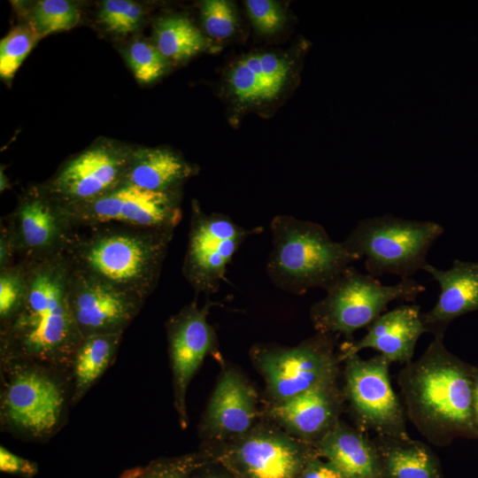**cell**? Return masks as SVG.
I'll list each match as a JSON object with an SVG mask.
<instances>
[{"label":"cell","instance_id":"cell-13","mask_svg":"<svg viewBox=\"0 0 478 478\" xmlns=\"http://www.w3.org/2000/svg\"><path fill=\"white\" fill-rule=\"evenodd\" d=\"M73 230L62 209L41 189L19 201L1 234L13 257L28 260L61 253Z\"/></svg>","mask_w":478,"mask_h":478},{"label":"cell","instance_id":"cell-27","mask_svg":"<svg viewBox=\"0 0 478 478\" xmlns=\"http://www.w3.org/2000/svg\"><path fill=\"white\" fill-rule=\"evenodd\" d=\"M80 11L76 4L66 0L37 1L31 14L30 25L39 38L68 30L77 25Z\"/></svg>","mask_w":478,"mask_h":478},{"label":"cell","instance_id":"cell-11","mask_svg":"<svg viewBox=\"0 0 478 478\" xmlns=\"http://www.w3.org/2000/svg\"><path fill=\"white\" fill-rule=\"evenodd\" d=\"M62 211L73 228L119 224L174 229L181 219L177 190L152 191L127 183L91 202Z\"/></svg>","mask_w":478,"mask_h":478},{"label":"cell","instance_id":"cell-15","mask_svg":"<svg viewBox=\"0 0 478 478\" xmlns=\"http://www.w3.org/2000/svg\"><path fill=\"white\" fill-rule=\"evenodd\" d=\"M68 298L74 322L83 338L123 334L144 305L71 269Z\"/></svg>","mask_w":478,"mask_h":478},{"label":"cell","instance_id":"cell-7","mask_svg":"<svg viewBox=\"0 0 478 478\" xmlns=\"http://www.w3.org/2000/svg\"><path fill=\"white\" fill-rule=\"evenodd\" d=\"M425 289L412 277L383 285L349 266L325 289L326 296L312 305L310 315L318 332L351 338L358 329L370 326L392 301H414Z\"/></svg>","mask_w":478,"mask_h":478},{"label":"cell","instance_id":"cell-32","mask_svg":"<svg viewBox=\"0 0 478 478\" xmlns=\"http://www.w3.org/2000/svg\"><path fill=\"white\" fill-rule=\"evenodd\" d=\"M25 294V273L21 261L0 272V324L10 320L19 310Z\"/></svg>","mask_w":478,"mask_h":478},{"label":"cell","instance_id":"cell-10","mask_svg":"<svg viewBox=\"0 0 478 478\" xmlns=\"http://www.w3.org/2000/svg\"><path fill=\"white\" fill-rule=\"evenodd\" d=\"M344 398L362 428L378 437L406 436L405 410L389 377L390 362L382 355L344 360Z\"/></svg>","mask_w":478,"mask_h":478},{"label":"cell","instance_id":"cell-17","mask_svg":"<svg viewBox=\"0 0 478 478\" xmlns=\"http://www.w3.org/2000/svg\"><path fill=\"white\" fill-rule=\"evenodd\" d=\"M426 332L420 307L417 305H399L380 315L367 327V332L361 339L343 343L339 358L343 361L349 356L371 348L390 363L406 365L412 361L416 343Z\"/></svg>","mask_w":478,"mask_h":478},{"label":"cell","instance_id":"cell-21","mask_svg":"<svg viewBox=\"0 0 478 478\" xmlns=\"http://www.w3.org/2000/svg\"><path fill=\"white\" fill-rule=\"evenodd\" d=\"M313 447L347 478H386L374 440L340 420Z\"/></svg>","mask_w":478,"mask_h":478},{"label":"cell","instance_id":"cell-26","mask_svg":"<svg viewBox=\"0 0 478 478\" xmlns=\"http://www.w3.org/2000/svg\"><path fill=\"white\" fill-rule=\"evenodd\" d=\"M156 47L169 62L188 59L206 45L204 36L186 17L173 15L158 21L155 27Z\"/></svg>","mask_w":478,"mask_h":478},{"label":"cell","instance_id":"cell-4","mask_svg":"<svg viewBox=\"0 0 478 478\" xmlns=\"http://www.w3.org/2000/svg\"><path fill=\"white\" fill-rule=\"evenodd\" d=\"M70 405V374L32 360L0 359L2 432L46 442L66 425Z\"/></svg>","mask_w":478,"mask_h":478},{"label":"cell","instance_id":"cell-35","mask_svg":"<svg viewBox=\"0 0 478 478\" xmlns=\"http://www.w3.org/2000/svg\"><path fill=\"white\" fill-rule=\"evenodd\" d=\"M0 469L2 472L17 474L23 477H32L38 471L37 465L27 459L21 458L5 447H0Z\"/></svg>","mask_w":478,"mask_h":478},{"label":"cell","instance_id":"cell-19","mask_svg":"<svg viewBox=\"0 0 478 478\" xmlns=\"http://www.w3.org/2000/svg\"><path fill=\"white\" fill-rule=\"evenodd\" d=\"M440 287L434 307L421 314L427 332L444 335L455 319L478 311V262L455 259L452 266L441 270L427 264L424 268Z\"/></svg>","mask_w":478,"mask_h":478},{"label":"cell","instance_id":"cell-20","mask_svg":"<svg viewBox=\"0 0 478 478\" xmlns=\"http://www.w3.org/2000/svg\"><path fill=\"white\" fill-rule=\"evenodd\" d=\"M257 394L237 372L221 374L208 404L203 430L212 436H243L257 412Z\"/></svg>","mask_w":478,"mask_h":478},{"label":"cell","instance_id":"cell-28","mask_svg":"<svg viewBox=\"0 0 478 478\" xmlns=\"http://www.w3.org/2000/svg\"><path fill=\"white\" fill-rule=\"evenodd\" d=\"M31 25L17 26L0 42V75L12 79L23 60L39 40Z\"/></svg>","mask_w":478,"mask_h":478},{"label":"cell","instance_id":"cell-38","mask_svg":"<svg viewBox=\"0 0 478 478\" xmlns=\"http://www.w3.org/2000/svg\"><path fill=\"white\" fill-rule=\"evenodd\" d=\"M204 478H223L220 475H216V474H209L207 476H205Z\"/></svg>","mask_w":478,"mask_h":478},{"label":"cell","instance_id":"cell-23","mask_svg":"<svg viewBox=\"0 0 478 478\" xmlns=\"http://www.w3.org/2000/svg\"><path fill=\"white\" fill-rule=\"evenodd\" d=\"M194 173V168L172 150L145 149L133 152L123 183L152 191H175Z\"/></svg>","mask_w":478,"mask_h":478},{"label":"cell","instance_id":"cell-30","mask_svg":"<svg viewBox=\"0 0 478 478\" xmlns=\"http://www.w3.org/2000/svg\"><path fill=\"white\" fill-rule=\"evenodd\" d=\"M98 19L108 31L124 35L139 27L143 10L133 1L106 0L102 3Z\"/></svg>","mask_w":478,"mask_h":478},{"label":"cell","instance_id":"cell-31","mask_svg":"<svg viewBox=\"0 0 478 478\" xmlns=\"http://www.w3.org/2000/svg\"><path fill=\"white\" fill-rule=\"evenodd\" d=\"M201 18L205 33L214 39H227L234 35L237 27L235 9L229 1H204Z\"/></svg>","mask_w":478,"mask_h":478},{"label":"cell","instance_id":"cell-3","mask_svg":"<svg viewBox=\"0 0 478 478\" xmlns=\"http://www.w3.org/2000/svg\"><path fill=\"white\" fill-rule=\"evenodd\" d=\"M174 229L104 224L73 228L62 251L70 269L145 303Z\"/></svg>","mask_w":478,"mask_h":478},{"label":"cell","instance_id":"cell-16","mask_svg":"<svg viewBox=\"0 0 478 478\" xmlns=\"http://www.w3.org/2000/svg\"><path fill=\"white\" fill-rule=\"evenodd\" d=\"M314 454L313 445L273 430L245 434L234 449L235 458L250 478H298Z\"/></svg>","mask_w":478,"mask_h":478},{"label":"cell","instance_id":"cell-12","mask_svg":"<svg viewBox=\"0 0 478 478\" xmlns=\"http://www.w3.org/2000/svg\"><path fill=\"white\" fill-rule=\"evenodd\" d=\"M132 156L110 145L91 147L69 160L42 189L62 210L84 204L123 184Z\"/></svg>","mask_w":478,"mask_h":478},{"label":"cell","instance_id":"cell-22","mask_svg":"<svg viewBox=\"0 0 478 478\" xmlns=\"http://www.w3.org/2000/svg\"><path fill=\"white\" fill-rule=\"evenodd\" d=\"M290 73L287 58L272 52L254 53L237 60L227 75L229 89L244 104H260L275 99Z\"/></svg>","mask_w":478,"mask_h":478},{"label":"cell","instance_id":"cell-18","mask_svg":"<svg viewBox=\"0 0 478 478\" xmlns=\"http://www.w3.org/2000/svg\"><path fill=\"white\" fill-rule=\"evenodd\" d=\"M343 398L336 382L328 383L275 403L271 413L289 431L313 445L339 421Z\"/></svg>","mask_w":478,"mask_h":478},{"label":"cell","instance_id":"cell-25","mask_svg":"<svg viewBox=\"0 0 478 478\" xmlns=\"http://www.w3.org/2000/svg\"><path fill=\"white\" fill-rule=\"evenodd\" d=\"M123 334L84 337L72 362V405H77L111 366Z\"/></svg>","mask_w":478,"mask_h":478},{"label":"cell","instance_id":"cell-36","mask_svg":"<svg viewBox=\"0 0 478 478\" xmlns=\"http://www.w3.org/2000/svg\"><path fill=\"white\" fill-rule=\"evenodd\" d=\"M298 478H347L328 461L321 460L317 454L305 463Z\"/></svg>","mask_w":478,"mask_h":478},{"label":"cell","instance_id":"cell-33","mask_svg":"<svg viewBox=\"0 0 478 478\" xmlns=\"http://www.w3.org/2000/svg\"><path fill=\"white\" fill-rule=\"evenodd\" d=\"M244 4L253 27L259 34L274 35L284 26L286 16L278 2L247 0Z\"/></svg>","mask_w":478,"mask_h":478},{"label":"cell","instance_id":"cell-6","mask_svg":"<svg viewBox=\"0 0 478 478\" xmlns=\"http://www.w3.org/2000/svg\"><path fill=\"white\" fill-rule=\"evenodd\" d=\"M443 232L435 221L387 214L361 220L342 243L356 260L364 259L367 274L405 279L423 270L429 250Z\"/></svg>","mask_w":478,"mask_h":478},{"label":"cell","instance_id":"cell-14","mask_svg":"<svg viewBox=\"0 0 478 478\" xmlns=\"http://www.w3.org/2000/svg\"><path fill=\"white\" fill-rule=\"evenodd\" d=\"M210 306V303L199 307L197 302H192L166 323L173 404L182 428L189 424L186 406L188 387L216 343L215 332L207 320Z\"/></svg>","mask_w":478,"mask_h":478},{"label":"cell","instance_id":"cell-9","mask_svg":"<svg viewBox=\"0 0 478 478\" xmlns=\"http://www.w3.org/2000/svg\"><path fill=\"white\" fill-rule=\"evenodd\" d=\"M262 231V227L245 228L222 213L207 214L194 201L182 266L188 282L197 293L217 292L236 251Z\"/></svg>","mask_w":478,"mask_h":478},{"label":"cell","instance_id":"cell-34","mask_svg":"<svg viewBox=\"0 0 478 478\" xmlns=\"http://www.w3.org/2000/svg\"><path fill=\"white\" fill-rule=\"evenodd\" d=\"M191 459L173 463H152L145 467H136L125 472L121 478H187V467Z\"/></svg>","mask_w":478,"mask_h":478},{"label":"cell","instance_id":"cell-8","mask_svg":"<svg viewBox=\"0 0 478 478\" xmlns=\"http://www.w3.org/2000/svg\"><path fill=\"white\" fill-rule=\"evenodd\" d=\"M334 347V334L318 332L297 346L259 345L252 354L268 392L280 403L314 387L336 382L341 360Z\"/></svg>","mask_w":478,"mask_h":478},{"label":"cell","instance_id":"cell-1","mask_svg":"<svg viewBox=\"0 0 478 478\" xmlns=\"http://www.w3.org/2000/svg\"><path fill=\"white\" fill-rule=\"evenodd\" d=\"M21 261L25 294L20 307L0 324V359H27L71 375L82 341L72 314L70 269L62 252Z\"/></svg>","mask_w":478,"mask_h":478},{"label":"cell","instance_id":"cell-37","mask_svg":"<svg viewBox=\"0 0 478 478\" xmlns=\"http://www.w3.org/2000/svg\"><path fill=\"white\" fill-rule=\"evenodd\" d=\"M472 419L474 431L478 438V366H475L474 386H473V400H472Z\"/></svg>","mask_w":478,"mask_h":478},{"label":"cell","instance_id":"cell-5","mask_svg":"<svg viewBox=\"0 0 478 478\" xmlns=\"http://www.w3.org/2000/svg\"><path fill=\"white\" fill-rule=\"evenodd\" d=\"M272 250L266 272L279 289L296 295L325 289L357 261L342 242L333 241L314 222L278 215L270 223Z\"/></svg>","mask_w":478,"mask_h":478},{"label":"cell","instance_id":"cell-29","mask_svg":"<svg viewBox=\"0 0 478 478\" xmlns=\"http://www.w3.org/2000/svg\"><path fill=\"white\" fill-rule=\"evenodd\" d=\"M126 57L135 77L142 83L158 80L168 66V61L156 45L142 40L135 41L128 46Z\"/></svg>","mask_w":478,"mask_h":478},{"label":"cell","instance_id":"cell-24","mask_svg":"<svg viewBox=\"0 0 478 478\" xmlns=\"http://www.w3.org/2000/svg\"><path fill=\"white\" fill-rule=\"evenodd\" d=\"M386 478H443L440 461L424 443L408 435L376 437Z\"/></svg>","mask_w":478,"mask_h":478},{"label":"cell","instance_id":"cell-2","mask_svg":"<svg viewBox=\"0 0 478 478\" xmlns=\"http://www.w3.org/2000/svg\"><path fill=\"white\" fill-rule=\"evenodd\" d=\"M444 335H434L423 354L398 374L406 416L437 446L454 439H476L472 419L475 366L451 353Z\"/></svg>","mask_w":478,"mask_h":478}]
</instances>
